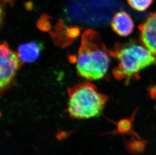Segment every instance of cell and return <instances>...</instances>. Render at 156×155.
I'll use <instances>...</instances> for the list:
<instances>
[{"label":"cell","instance_id":"8992f818","mask_svg":"<svg viewBox=\"0 0 156 155\" xmlns=\"http://www.w3.org/2000/svg\"><path fill=\"white\" fill-rule=\"evenodd\" d=\"M112 29L121 36H127L134 29V24L131 16L122 11L115 14L111 22Z\"/></svg>","mask_w":156,"mask_h":155},{"label":"cell","instance_id":"6da1fadb","mask_svg":"<svg viewBox=\"0 0 156 155\" xmlns=\"http://www.w3.org/2000/svg\"><path fill=\"white\" fill-rule=\"evenodd\" d=\"M110 63L109 53L101 43L99 33L91 29L84 31L77 57L78 75L87 80L102 79L107 73Z\"/></svg>","mask_w":156,"mask_h":155},{"label":"cell","instance_id":"7a4b0ae2","mask_svg":"<svg viewBox=\"0 0 156 155\" xmlns=\"http://www.w3.org/2000/svg\"><path fill=\"white\" fill-rule=\"evenodd\" d=\"M68 112L74 119H86L102 113L107 98L92 84L84 83L68 90Z\"/></svg>","mask_w":156,"mask_h":155},{"label":"cell","instance_id":"277c9868","mask_svg":"<svg viewBox=\"0 0 156 155\" xmlns=\"http://www.w3.org/2000/svg\"><path fill=\"white\" fill-rule=\"evenodd\" d=\"M0 59V88L2 91L12 83L21 62L17 53L13 51L6 43L1 45Z\"/></svg>","mask_w":156,"mask_h":155},{"label":"cell","instance_id":"7c38bea8","mask_svg":"<svg viewBox=\"0 0 156 155\" xmlns=\"http://www.w3.org/2000/svg\"><path fill=\"white\" fill-rule=\"evenodd\" d=\"M69 35L72 37L77 36L79 35L80 32V28L78 27H73L68 29Z\"/></svg>","mask_w":156,"mask_h":155},{"label":"cell","instance_id":"ba28073f","mask_svg":"<svg viewBox=\"0 0 156 155\" xmlns=\"http://www.w3.org/2000/svg\"><path fill=\"white\" fill-rule=\"evenodd\" d=\"M154 0H127L129 6L137 11H144L152 4Z\"/></svg>","mask_w":156,"mask_h":155},{"label":"cell","instance_id":"9a60e30c","mask_svg":"<svg viewBox=\"0 0 156 155\" xmlns=\"http://www.w3.org/2000/svg\"><path fill=\"white\" fill-rule=\"evenodd\" d=\"M15 0H1V5L6 6V4H8L11 7L13 8L15 5Z\"/></svg>","mask_w":156,"mask_h":155},{"label":"cell","instance_id":"8fae6325","mask_svg":"<svg viewBox=\"0 0 156 155\" xmlns=\"http://www.w3.org/2000/svg\"><path fill=\"white\" fill-rule=\"evenodd\" d=\"M131 122L129 119H123L117 124V132L121 134L129 133L131 129Z\"/></svg>","mask_w":156,"mask_h":155},{"label":"cell","instance_id":"5bb4252c","mask_svg":"<svg viewBox=\"0 0 156 155\" xmlns=\"http://www.w3.org/2000/svg\"><path fill=\"white\" fill-rule=\"evenodd\" d=\"M24 7L27 11H31L33 10L34 7V2L32 1H28L24 3Z\"/></svg>","mask_w":156,"mask_h":155},{"label":"cell","instance_id":"4fadbf2b","mask_svg":"<svg viewBox=\"0 0 156 155\" xmlns=\"http://www.w3.org/2000/svg\"><path fill=\"white\" fill-rule=\"evenodd\" d=\"M5 15H6L5 6L3 5H1V27L4 24Z\"/></svg>","mask_w":156,"mask_h":155},{"label":"cell","instance_id":"9c48e42d","mask_svg":"<svg viewBox=\"0 0 156 155\" xmlns=\"http://www.w3.org/2000/svg\"><path fill=\"white\" fill-rule=\"evenodd\" d=\"M147 142L144 140H131L127 143L126 147L133 154L141 153L146 148Z\"/></svg>","mask_w":156,"mask_h":155},{"label":"cell","instance_id":"30bf717a","mask_svg":"<svg viewBox=\"0 0 156 155\" xmlns=\"http://www.w3.org/2000/svg\"><path fill=\"white\" fill-rule=\"evenodd\" d=\"M52 18L47 14H43L38 19L37 22V26L43 31H48L51 29V24L49 19Z\"/></svg>","mask_w":156,"mask_h":155},{"label":"cell","instance_id":"5b68a950","mask_svg":"<svg viewBox=\"0 0 156 155\" xmlns=\"http://www.w3.org/2000/svg\"><path fill=\"white\" fill-rule=\"evenodd\" d=\"M140 39L144 46L156 56V12L151 14L140 26Z\"/></svg>","mask_w":156,"mask_h":155},{"label":"cell","instance_id":"52a82bcc","mask_svg":"<svg viewBox=\"0 0 156 155\" xmlns=\"http://www.w3.org/2000/svg\"><path fill=\"white\" fill-rule=\"evenodd\" d=\"M43 49V44L37 41H31L21 44L17 50V54L21 62L31 63L40 57Z\"/></svg>","mask_w":156,"mask_h":155},{"label":"cell","instance_id":"3957f363","mask_svg":"<svg viewBox=\"0 0 156 155\" xmlns=\"http://www.w3.org/2000/svg\"><path fill=\"white\" fill-rule=\"evenodd\" d=\"M114 54L118 62L114 74L121 79L129 80L141 70L156 64V56L146 47L133 43L117 49Z\"/></svg>","mask_w":156,"mask_h":155}]
</instances>
